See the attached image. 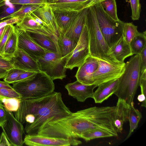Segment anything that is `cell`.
Wrapping results in <instances>:
<instances>
[{"label":"cell","mask_w":146,"mask_h":146,"mask_svg":"<svg viewBox=\"0 0 146 146\" xmlns=\"http://www.w3.org/2000/svg\"><path fill=\"white\" fill-rule=\"evenodd\" d=\"M72 113L64 103L61 93L53 92L40 98L21 100L18 109L13 114L23 124L25 116L29 115L31 123L26 124L25 130L27 134L33 135L51 117H63Z\"/></svg>","instance_id":"6da1fadb"},{"label":"cell","mask_w":146,"mask_h":146,"mask_svg":"<svg viewBox=\"0 0 146 146\" xmlns=\"http://www.w3.org/2000/svg\"><path fill=\"white\" fill-rule=\"evenodd\" d=\"M85 24L88 33L90 55L111 64H122L114 57L106 42L99 28L93 6L88 8Z\"/></svg>","instance_id":"7a4b0ae2"},{"label":"cell","mask_w":146,"mask_h":146,"mask_svg":"<svg viewBox=\"0 0 146 146\" xmlns=\"http://www.w3.org/2000/svg\"><path fill=\"white\" fill-rule=\"evenodd\" d=\"M141 74V56L135 54L125 63V70L118 78L117 88L114 94L130 105L133 103Z\"/></svg>","instance_id":"3957f363"},{"label":"cell","mask_w":146,"mask_h":146,"mask_svg":"<svg viewBox=\"0 0 146 146\" xmlns=\"http://www.w3.org/2000/svg\"><path fill=\"white\" fill-rule=\"evenodd\" d=\"M13 84V88L21 96V100L41 98L51 93L54 90L53 80L40 71L30 79Z\"/></svg>","instance_id":"277c9868"},{"label":"cell","mask_w":146,"mask_h":146,"mask_svg":"<svg viewBox=\"0 0 146 146\" xmlns=\"http://www.w3.org/2000/svg\"><path fill=\"white\" fill-rule=\"evenodd\" d=\"M92 6L101 32L110 48L122 36L124 22L120 20L115 21L111 18L100 3Z\"/></svg>","instance_id":"5b68a950"},{"label":"cell","mask_w":146,"mask_h":146,"mask_svg":"<svg viewBox=\"0 0 146 146\" xmlns=\"http://www.w3.org/2000/svg\"><path fill=\"white\" fill-rule=\"evenodd\" d=\"M68 59L58 52L46 50L44 54L37 60L40 71L52 80L66 78L65 65Z\"/></svg>","instance_id":"8992f818"},{"label":"cell","mask_w":146,"mask_h":146,"mask_svg":"<svg viewBox=\"0 0 146 146\" xmlns=\"http://www.w3.org/2000/svg\"><path fill=\"white\" fill-rule=\"evenodd\" d=\"M98 66L92 75L94 85L99 86L101 84L119 78L123 73L125 63L113 65L97 59Z\"/></svg>","instance_id":"52a82bcc"},{"label":"cell","mask_w":146,"mask_h":146,"mask_svg":"<svg viewBox=\"0 0 146 146\" xmlns=\"http://www.w3.org/2000/svg\"><path fill=\"white\" fill-rule=\"evenodd\" d=\"M90 55L88 33L84 23L79 40L71 56L67 61L65 68L71 70L78 67Z\"/></svg>","instance_id":"ba28073f"},{"label":"cell","mask_w":146,"mask_h":146,"mask_svg":"<svg viewBox=\"0 0 146 146\" xmlns=\"http://www.w3.org/2000/svg\"><path fill=\"white\" fill-rule=\"evenodd\" d=\"M6 111V120L1 127L3 132L12 146H22L24 143L23 124L15 118L12 112Z\"/></svg>","instance_id":"9c48e42d"},{"label":"cell","mask_w":146,"mask_h":146,"mask_svg":"<svg viewBox=\"0 0 146 146\" xmlns=\"http://www.w3.org/2000/svg\"><path fill=\"white\" fill-rule=\"evenodd\" d=\"M24 143L30 146H70L81 144L76 138H64L43 136L38 134L26 135Z\"/></svg>","instance_id":"30bf717a"},{"label":"cell","mask_w":146,"mask_h":146,"mask_svg":"<svg viewBox=\"0 0 146 146\" xmlns=\"http://www.w3.org/2000/svg\"><path fill=\"white\" fill-rule=\"evenodd\" d=\"M18 28L48 36L57 42L58 37L52 32L48 26L33 12L26 15L20 21L16 24Z\"/></svg>","instance_id":"8fae6325"},{"label":"cell","mask_w":146,"mask_h":146,"mask_svg":"<svg viewBox=\"0 0 146 146\" xmlns=\"http://www.w3.org/2000/svg\"><path fill=\"white\" fill-rule=\"evenodd\" d=\"M15 27L18 36V48L37 60L44 54L46 50L38 45L25 30Z\"/></svg>","instance_id":"7c38bea8"},{"label":"cell","mask_w":146,"mask_h":146,"mask_svg":"<svg viewBox=\"0 0 146 146\" xmlns=\"http://www.w3.org/2000/svg\"><path fill=\"white\" fill-rule=\"evenodd\" d=\"M98 66L97 59L90 55L78 67L75 77L77 80L82 84L94 85L92 75Z\"/></svg>","instance_id":"4fadbf2b"},{"label":"cell","mask_w":146,"mask_h":146,"mask_svg":"<svg viewBox=\"0 0 146 146\" xmlns=\"http://www.w3.org/2000/svg\"><path fill=\"white\" fill-rule=\"evenodd\" d=\"M98 86L95 85L84 84L77 80L66 84L65 87L69 95L76 99L78 102H84L87 98H93L94 90Z\"/></svg>","instance_id":"5bb4252c"},{"label":"cell","mask_w":146,"mask_h":146,"mask_svg":"<svg viewBox=\"0 0 146 146\" xmlns=\"http://www.w3.org/2000/svg\"><path fill=\"white\" fill-rule=\"evenodd\" d=\"M10 61L15 68L25 71H40L37 60L18 48Z\"/></svg>","instance_id":"9a60e30c"},{"label":"cell","mask_w":146,"mask_h":146,"mask_svg":"<svg viewBox=\"0 0 146 146\" xmlns=\"http://www.w3.org/2000/svg\"><path fill=\"white\" fill-rule=\"evenodd\" d=\"M92 0H59L48 3L53 12L80 11L87 8Z\"/></svg>","instance_id":"2e32d148"},{"label":"cell","mask_w":146,"mask_h":146,"mask_svg":"<svg viewBox=\"0 0 146 146\" xmlns=\"http://www.w3.org/2000/svg\"><path fill=\"white\" fill-rule=\"evenodd\" d=\"M33 13L45 23L53 33L58 38L59 32L54 17L53 12L47 2Z\"/></svg>","instance_id":"e0dca14e"},{"label":"cell","mask_w":146,"mask_h":146,"mask_svg":"<svg viewBox=\"0 0 146 146\" xmlns=\"http://www.w3.org/2000/svg\"><path fill=\"white\" fill-rule=\"evenodd\" d=\"M118 78L104 82L98 86L94 92L93 98L95 103L100 104L107 99L117 89Z\"/></svg>","instance_id":"ac0fdd59"},{"label":"cell","mask_w":146,"mask_h":146,"mask_svg":"<svg viewBox=\"0 0 146 146\" xmlns=\"http://www.w3.org/2000/svg\"><path fill=\"white\" fill-rule=\"evenodd\" d=\"M114 123L117 133H121L124 123L128 121L130 105L124 100L118 98L115 106Z\"/></svg>","instance_id":"d6986e66"},{"label":"cell","mask_w":146,"mask_h":146,"mask_svg":"<svg viewBox=\"0 0 146 146\" xmlns=\"http://www.w3.org/2000/svg\"><path fill=\"white\" fill-rule=\"evenodd\" d=\"M88 8L80 11L64 35L77 42L79 40L85 23Z\"/></svg>","instance_id":"ffe728a7"},{"label":"cell","mask_w":146,"mask_h":146,"mask_svg":"<svg viewBox=\"0 0 146 146\" xmlns=\"http://www.w3.org/2000/svg\"><path fill=\"white\" fill-rule=\"evenodd\" d=\"M26 31L41 47L48 51L59 53L57 42L50 36L37 33Z\"/></svg>","instance_id":"44dd1931"},{"label":"cell","mask_w":146,"mask_h":146,"mask_svg":"<svg viewBox=\"0 0 146 146\" xmlns=\"http://www.w3.org/2000/svg\"><path fill=\"white\" fill-rule=\"evenodd\" d=\"M110 50L115 58L121 64L125 63L124 60L127 57L133 55L130 44L126 42L123 36L110 48Z\"/></svg>","instance_id":"7402d4cb"},{"label":"cell","mask_w":146,"mask_h":146,"mask_svg":"<svg viewBox=\"0 0 146 146\" xmlns=\"http://www.w3.org/2000/svg\"><path fill=\"white\" fill-rule=\"evenodd\" d=\"M80 11L53 12L59 33L65 34Z\"/></svg>","instance_id":"603a6c76"},{"label":"cell","mask_w":146,"mask_h":146,"mask_svg":"<svg viewBox=\"0 0 146 146\" xmlns=\"http://www.w3.org/2000/svg\"><path fill=\"white\" fill-rule=\"evenodd\" d=\"M78 42L60 33L58 38L57 44L59 53L62 57L68 60L71 56Z\"/></svg>","instance_id":"cb8c5ba5"},{"label":"cell","mask_w":146,"mask_h":146,"mask_svg":"<svg viewBox=\"0 0 146 146\" xmlns=\"http://www.w3.org/2000/svg\"><path fill=\"white\" fill-rule=\"evenodd\" d=\"M18 36L15 26L5 46L3 55L4 57L10 60L18 48Z\"/></svg>","instance_id":"d4e9b609"},{"label":"cell","mask_w":146,"mask_h":146,"mask_svg":"<svg viewBox=\"0 0 146 146\" xmlns=\"http://www.w3.org/2000/svg\"><path fill=\"white\" fill-rule=\"evenodd\" d=\"M142 117L141 112L134 107V103L131 104L130 105L128 115L129 130V133L125 141L130 137L134 131L137 128L139 122Z\"/></svg>","instance_id":"484cf974"},{"label":"cell","mask_w":146,"mask_h":146,"mask_svg":"<svg viewBox=\"0 0 146 146\" xmlns=\"http://www.w3.org/2000/svg\"><path fill=\"white\" fill-rule=\"evenodd\" d=\"M130 45L133 55L140 54L146 46V31L140 33L135 36L131 41Z\"/></svg>","instance_id":"4316f807"},{"label":"cell","mask_w":146,"mask_h":146,"mask_svg":"<svg viewBox=\"0 0 146 146\" xmlns=\"http://www.w3.org/2000/svg\"><path fill=\"white\" fill-rule=\"evenodd\" d=\"M111 137H113V135L108 131L101 129H94L83 132L80 138L88 141L96 138Z\"/></svg>","instance_id":"83f0119b"},{"label":"cell","mask_w":146,"mask_h":146,"mask_svg":"<svg viewBox=\"0 0 146 146\" xmlns=\"http://www.w3.org/2000/svg\"><path fill=\"white\" fill-rule=\"evenodd\" d=\"M43 5L28 4L22 5L19 9L5 17L4 19L13 17H19L22 19L26 15L31 14Z\"/></svg>","instance_id":"f1b7e54d"},{"label":"cell","mask_w":146,"mask_h":146,"mask_svg":"<svg viewBox=\"0 0 146 146\" xmlns=\"http://www.w3.org/2000/svg\"><path fill=\"white\" fill-rule=\"evenodd\" d=\"M139 33L137 30V26L133 23L124 22L122 36L128 43L130 44L132 39Z\"/></svg>","instance_id":"f546056e"},{"label":"cell","mask_w":146,"mask_h":146,"mask_svg":"<svg viewBox=\"0 0 146 146\" xmlns=\"http://www.w3.org/2000/svg\"><path fill=\"white\" fill-rule=\"evenodd\" d=\"M100 3L106 13L111 18L115 21L120 20L117 17L115 0H104Z\"/></svg>","instance_id":"4dcf8cb0"},{"label":"cell","mask_w":146,"mask_h":146,"mask_svg":"<svg viewBox=\"0 0 146 146\" xmlns=\"http://www.w3.org/2000/svg\"><path fill=\"white\" fill-rule=\"evenodd\" d=\"M21 96L13 88H0V102L4 99L16 98L21 100Z\"/></svg>","instance_id":"1f68e13d"},{"label":"cell","mask_w":146,"mask_h":146,"mask_svg":"<svg viewBox=\"0 0 146 146\" xmlns=\"http://www.w3.org/2000/svg\"><path fill=\"white\" fill-rule=\"evenodd\" d=\"M20 100L16 98L4 99L1 102L3 104L5 108L12 112L16 111L18 109Z\"/></svg>","instance_id":"d6a6232c"},{"label":"cell","mask_w":146,"mask_h":146,"mask_svg":"<svg viewBox=\"0 0 146 146\" xmlns=\"http://www.w3.org/2000/svg\"><path fill=\"white\" fill-rule=\"evenodd\" d=\"M15 26L9 25L6 26L0 42V55H3L4 50L6 43Z\"/></svg>","instance_id":"836d02e7"},{"label":"cell","mask_w":146,"mask_h":146,"mask_svg":"<svg viewBox=\"0 0 146 146\" xmlns=\"http://www.w3.org/2000/svg\"><path fill=\"white\" fill-rule=\"evenodd\" d=\"M24 71L25 70L14 67L8 71L4 78V80L9 84H13L19 75Z\"/></svg>","instance_id":"e575fe53"},{"label":"cell","mask_w":146,"mask_h":146,"mask_svg":"<svg viewBox=\"0 0 146 146\" xmlns=\"http://www.w3.org/2000/svg\"><path fill=\"white\" fill-rule=\"evenodd\" d=\"M129 0L131 9V19L133 21L138 20L140 18L141 11L140 0Z\"/></svg>","instance_id":"d590c367"},{"label":"cell","mask_w":146,"mask_h":146,"mask_svg":"<svg viewBox=\"0 0 146 146\" xmlns=\"http://www.w3.org/2000/svg\"><path fill=\"white\" fill-rule=\"evenodd\" d=\"M9 1L12 4L20 5L28 4L43 5L47 2L46 0H9Z\"/></svg>","instance_id":"8d00e7d4"},{"label":"cell","mask_w":146,"mask_h":146,"mask_svg":"<svg viewBox=\"0 0 146 146\" xmlns=\"http://www.w3.org/2000/svg\"><path fill=\"white\" fill-rule=\"evenodd\" d=\"M37 72H38L24 71L19 75L14 83L30 79L33 78Z\"/></svg>","instance_id":"74e56055"},{"label":"cell","mask_w":146,"mask_h":146,"mask_svg":"<svg viewBox=\"0 0 146 146\" xmlns=\"http://www.w3.org/2000/svg\"><path fill=\"white\" fill-rule=\"evenodd\" d=\"M14 68L11 61L0 55V68L9 71Z\"/></svg>","instance_id":"f35d334b"},{"label":"cell","mask_w":146,"mask_h":146,"mask_svg":"<svg viewBox=\"0 0 146 146\" xmlns=\"http://www.w3.org/2000/svg\"><path fill=\"white\" fill-rule=\"evenodd\" d=\"M139 86L141 88V93L140 94L146 96V71L141 73L139 80Z\"/></svg>","instance_id":"ab89813d"},{"label":"cell","mask_w":146,"mask_h":146,"mask_svg":"<svg viewBox=\"0 0 146 146\" xmlns=\"http://www.w3.org/2000/svg\"><path fill=\"white\" fill-rule=\"evenodd\" d=\"M22 18L19 17L10 18L0 22V29L9 25H13L19 23Z\"/></svg>","instance_id":"60d3db41"},{"label":"cell","mask_w":146,"mask_h":146,"mask_svg":"<svg viewBox=\"0 0 146 146\" xmlns=\"http://www.w3.org/2000/svg\"><path fill=\"white\" fill-rule=\"evenodd\" d=\"M141 56V73L146 71V46L140 54Z\"/></svg>","instance_id":"b9f144b4"},{"label":"cell","mask_w":146,"mask_h":146,"mask_svg":"<svg viewBox=\"0 0 146 146\" xmlns=\"http://www.w3.org/2000/svg\"><path fill=\"white\" fill-rule=\"evenodd\" d=\"M6 120V112L4 106L0 102V127H2Z\"/></svg>","instance_id":"7bdbcfd3"},{"label":"cell","mask_w":146,"mask_h":146,"mask_svg":"<svg viewBox=\"0 0 146 146\" xmlns=\"http://www.w3.org/2000/svg\"><path fill=\"white\" fill-rule=\"evenodd\" d=\"M11 146V144L7 139L6 136L3 132L0 138V146Z\"/></svg>","instance_id":"ee69618b"},{"label":"cell","mask_w":146,"mask_h":146,"mask_svg":"<svg viewBox=\"0 0 146 146\" xmlns=\"http://www.w3.org/2000/svg\"><path fill=\"white\" fill-rule=\"evenodd\" d=\"M0 88L13 89L12 86L5 81H0Z\"/></svg>","instance_id":"f6af8a7d"},{"label":"cell","mask_w":146,"mask_h":146,"mask_svg":"<svg viewBox=\"0 0 146 146\" xmlns=\"http://www.w3.org/2000/svg\"><path fill=\"white\" fill-rule=\"evenodd\" d=\"M103 0H92L88 5L87 8L93 6L98 3H100Z\"/></svg>","instance_id":"bcb514c9"},{"label":"cell","mask_w":146,"mask_h":146,"mask_svg":"<svg viewBox=\"0 0 146 146\" xmlns=\"http://www.w3.org/2000/svg\"><path fill=\"white\" fill-rule=\"evenodd\" d=\"M8 71L0 68V79L3 78L6 75Z\"/></svg>","instance_id":"7dc6e473"},{"label":"cell","mask_w":146,"mask_h":146,"mask_svg":"<svg viewBox=\"0 0 146 146\" xmlns=\"http://www.w3.org/2000/svg\"><path fill=\"white\" fill-rule=\"evenodd\" d=\"M6 26L0 29V42L4 33Z\"/></svg>","instance_id":"c3c4849f"},{"label":"cell","mask_w":146,"mask_h":146,"mask_svg":"<svg viewBox=\"0 0 146 146\" xmlns=\"http://www.w3.org/2000/svg\"><path fill=\"white\" fill-rule=\"evenodd\" d=\"M58 0H48L47 2L48 3H51L54 1Z\"/></svg>","instance_id":"681fc988"},{"label":"cell","mask_w":146,"mask_h":146,"mask_svg":"<svg viewBox=\"0 0 146 146\" xmlns=\"http://www.w3.org/2000/svg\"><path fill=\"white\" fill-rule=\"evenodd\" d=\"M47 0H46V1H47Z\"/></svg>","instance_id":"f907efd6"}]
</instances>
